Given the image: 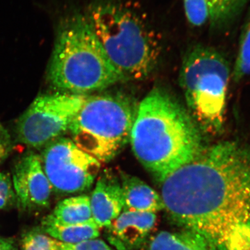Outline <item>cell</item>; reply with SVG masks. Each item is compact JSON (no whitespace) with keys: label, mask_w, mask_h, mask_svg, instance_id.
I'll list each match as a JSON object with an SVG mask.
<instances>
[{"label":"cell","mask_w":250,"mask_h":250,"mask_svg":"<svg viewBox=\"0 0 250 250\" xmlns=\"http://www.w3.org/2000/svg\"><path fill=\"white\" fill-rule=\"evenodd\" d=\"M172 223L213 250H250V148L237 141L206 146L161 184Z\"/></svg>","instance_id":"1"},{"label":"cell","mask_w":250,"mask_h":250,"mask_svg":"<svg viewBox=\"0 0 250 250\" xmlns=\"http://www.w3.org/2000/svg\"><path fill=\"white\" fill-rule=\"evenodd\" d=\"M203 135L187 109L155 88L138 106L129 142L136 159L161 184L203 150Z\"/></svg>","instance_id":"2"},{"label":"cell","mask_w":250,"mask_h":250,"mask_svg":"<svg viewBox=\"0 0 250 250\" xmlns=\"http://www.w3.org/2000/svg\"><path fill=\"white\" fill-rule=\"evenodd\" d=\"M47 79L59 93L77 95L126 80L108 59L86 15L77 11L59 22Z\"/></svg>","instance_id":"3"},{"label":"cell","mask_w":250,"mask_h":250,"mask_svg":"<svg viewBox=\"0 0 250 250\" xmlns=\"http://www.w3.org/2000/svg\"><path fill=\"white\" fill-rule=\"evenodd\" d=\"M86 16L108 59L126 80H144L154 71L161 41L139 13L120 0H95Z\"/></svg>","instance_id":"4"},{"label":"cell","mask_w":250,"mask_h":250,"mask_svg":"<svg viewBox=\"0 0 250 250\" xmlns=\"http://www.w3.org/2000/svg\"><path fill=\"white\" fill-rule=\"evenodd\" d=\"M229 78L228 62L211 47L197 46L184 59L179 83L187 111L203 134L223 131Z\"/></svg>","instance_id":"5"},{"label":"cell","mask_w":250,"mask_h":250,"mask_svg":"<svg viewBox=\"0 0 250 250\" xmlns=\"http://www.w3.org/2000/svg\"><path fill=\"white\" fill-rule=\"evenodd\" d=\"M137 109L134 100L121 94L87 96L68 132L83 152L108 162L129 142Z\"/></svg>","instance_id":"6"},{"label":"cell","mask_w":250,"mask_h":250,"mask_svg":"<svg viewBox=\"0 0 250 250\" xmlns=\"http://www.w3.org/2000/svg\"><path fill=\"white\" fill-rule=\"evenodd\" d=\"M87 95L56 93L37 97L18 118V141L31 148L43 147L69 131Z\"/></svg>","instance_id":"7"},{"label":"cell","mask_w":250,"mask_h":250,"mask_svg":"<svg viewBox=\"0 0 250 250\" xmlns=\"http://www.w3.org/2000/svg\"><path fill=\"white\" fill-rule=\"evenodd\" d=\"M39 156L52 190L62 195L90 189L101 167L100 161L63 136L44 146Z\"/></svg>","instance_id":"8"},{"label":"cell","mask_w":250,"mask_h":250,"mask_svg":"<svg viewBox=\"0 0 250 250\" xmlns=\"http://www.w3.org/2000/svg\"><path fill=\"white\" fill-rule=\"evenodd\" d=\"M12 179L16 200L21 209L33 211L48 207L52 188L39 154L32 151L23 154L15 164Z\"/></svg>","instance_id":"9"},{"label":"cell","mask_w":250,"mask_h":250,"mask_svg":"<svg viewBox=\"0 0 250 250\" xmlns=\"http://www.w3.org/2000/svg\"><path fill=\"white\" fill-rule=\"evenodd\" d=\"M156 223V213L123 210L106 228V237L117 250H137L147 241Z\"/></svg>","instance_id":"10"},{"label":"cell","mask_w":250,"mask_h":250,"mask_svg":"<svg viewBox=\"0 0 250 250\" xmlns=\"http://www.w3.org/2000/svg\"><path fill=\"white\" fill-rule=\"evenodd\" d=\"M94 221L100 228H107L124 208L121 179L111 170H105L95 184L90 197Z\"/></svg>","instance_id":"11"},{"label":"cell","mask_w":250,"mask_h":250,"mask_svg":"<svg viewBox=\"0 0 250 250\" xmlns=\"http://www.w3.org/2000/svg\"><path fill=\"white\" fill-rule=\"evenodd\" d=\"M119 177L124 199L123 210L154 213L164 210L161 195L146 182L122 171Z\"/></svg>","instance_id":"12"},{"label":"cell","mask_w":250,"mask_h":250,"mask_svg":"<svg viewBox=\"0 0 250 250\" xmlns=\"http://www.w3.org/2000/svg\"><path fill=\"white\" fill-rule=\"evenodd\" d=\"M41 228L52 238L65 244H77L100 236V228L95 221L80 225H63L51 214L42 220Z\"/></svg>","instance_id":"13"},{"label":"cell","mask_w":250,"mask_h":250,"mask_svg":"<svg viewBox=\"0 0 250 250\" xmlns=\"http://www.w3.org/2000/svg\"><path fill=\"white\" fill-rule=\"evenodd\" d=\"M147 250H213L202 237L182 229L162 231L149 238Z\"/></svg>","instance_id":"14"},{"label":"cell","mask_w":250,"mask_h":250,"mask_svg":"<svg viewBox=\"0 0 250 250\" xmlns=\"http://www.w3.org/2000/svg\"><path fill=\"white\" fill-rule=\"evenodd\" d=\"M51 215L63 225H80L94 221L90 197L87 195L71 197L62 200Z\"/></svg>","instance_id":"15"},{"label":"cell","mask_w":250,"mask_h":250,"mask_svg":"<svg viewBox=\"0 0 250 250\" xmlns=\"http://www.w3.org/2000/svg\"><path fill=\"white\" fill-rule=\"evenodd\" d=\"M250 0H209L208 22L214 28H223L233 22Z\"/></svg>","instance_id":"16"},{"label":"cell","mask_w":250,"mask_h":250,"mask_svg":"<svg viewBox=\"0 0 250 250\" xmlns=\"http://www.w3.org/2000/svg\"><path fill=\"white\" fill-rule=\"evenodd\" d=\"M250 76V9L240 38L239 48L233 67V77L241 82Z\"/></svg>","instance_id":"17"},{"label":"cell","mask_w":250,"mask_h":250,"mask_svg":"<svg viewBox=\"0 0 250 250\" xmlns=\"http://www.w3.org/2000/svg\"><path fill=\"white\" fill-rule=\"evenodd\" d=\"M188 22L193 27H202L208 22L209 0H182Z\"/></svg>","instance_id":"18"},{"label":"cell","mask_w":250,"mask_h":250,"mask_svg":"<svg viewBox=\"0 0 250 250\" xmlns=\"http://www.w3.org/2000/svg\"><path fill=\"white\" fill-rule=\"evenodd\" d=\"M61 242L40 231H31L22 239L23 250H61Z\"/></svg>","instance_id":"19"},{"label":"cell","mask_w":250,"mask_h":250,"mask_svg":"<svg viewBox=\"0 0 250 250\" xmlns=\"http://www.w3.org/2000/svg\"><path fill=\"white\" fill-rule=\"evenodd\" d=\"M12 180L9 174L0 172V210L5 209L16 201Z\"/></svg>","instance_id":"20"},{"label":"cell","mask_w":250,"mask_h":250,"mask_svg":"<svg viewBox=\"0 0 250 250\" xmlns=\"http://www.w3.org/2000/svg\"><path fill=\"white\" fill-rule=\"evenodd\" d=\"M61 250H113L103 240L94 238L77 243V244H65L62 243Z\"/></svg>","instance_id":"21"},{"label":"cell","mask_w":250,"mask_h":250,"mask_svg":"<svg viewBox=\"0 0 250 250\" xmlns=\"http://www.w3.org/2000/svg\"><path fill=\"white\" fill-rule=\"evenodd\" d=\"M14 148L12 138L8 130L0 122V164L9 157Z\"/></svg>","instance_id":"22"},{"label":"cell","mask_w":250,"mask_h":250,"mask_svg":"<svg viewBox=\"0 0 250 250\" xmlns=\"http://www.w3.org/2000/svg\"><path fill=\"white\" fill-rule=\"evenodd\" d=\"M0 250H15L14 242L0 236Z\"/></svg>","instance_id":"23"}]
</instances>
